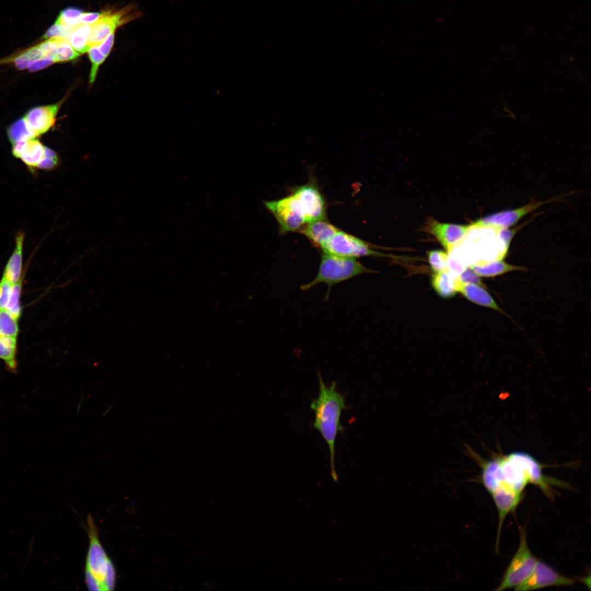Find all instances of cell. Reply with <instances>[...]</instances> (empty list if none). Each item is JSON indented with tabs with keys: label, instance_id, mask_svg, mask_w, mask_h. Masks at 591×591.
Returning a JSON list of instances; mask_svg holds the SVG:
<instances>
[{
	"label": "cell",
	"instance_id": "cell-1",
	"mask_svg": "<svg viewBox=\"0 0 591 591\" xmlns=\"http://www.w3.org/2000/svg\"><path fill=\"white\" fill-rule=\"evenodd\" d=\"M525 407L549 433L561 466L591 462V394L587 390L552 401H529Z\"/></svg>",
	"mask_w": 591,
	"mask_h": 591
},
{
	"label": "cell",
	"instance_id": "cell-2",
	"mask_svg": "<svg viewBox=\"0 0 591 591\" xmlns=\"http://www.w3.org/2000/svg\"><path fill=\"white\" fill-rule=\"evenodd\" d=\"M123 208L119 204L108 209L72 213L53 227L48 236L71 274L91 266L107 250Z\"/></svg>",
	"mask_w": 591,
	"mask_h": 591
},
{
	"label": "cell",
	"instance_id": "cell-3",
	"mask_svg": "<svg viewBox=\"0 0 591 591\" xmlns=\"http://www.w3.org/2000/svg\"><path fill=\"white\" fill-rule=\"evenodd\" d=\"M245 44L242 26H228L220 22L205 24L200 36L183 51L176 74L179 94L201 89Z\"/></svg>",
	"mask_w": 591,
	"mask_h": 591
},
{
	"label": "cell",
	"instance_id": "cell-4",
	"mask_svg": "<svg viewBox=\"0 0 591 591\" xmlns=\"http://www.w3.org/2000/svg\"><path fill=\"white\" fill-rule=\"evenodd\" d=\"M85 115L99 116L107 125L144 121L160 112L132 80L104 76L74 89Z\"/></svg>",
	"mask_w": 591,
	"mask_h": 591
},
{
	"label": "cell",
	"instance_id": "cell-5",
	"mask_svg": "<svg viewBox=\"0 0 591 591\" xmlns=\"http://www.w3.org/2000/svg\"><path fill=\"white\" fill-rule=\"evenodd\" d=\"M50 466L42 461L30 473V494L8 542L7 553L27 569L42 556Z\"/></svg>",
	"mask_w": 591,
	"mask_h": 591
},
{
	"label": "cell",
	"instance_id": "cell-6",
	"mask_svg": "<svg viewBox=\"0 0 591 591\" xmlns=\"http://www.w3.org/2000/svg\"><path fill=\"white\" fill-rule=\"evenodd\" d=\"M89 292L69 276L57 278L42 306L39 316L66 349L71 350L74 333L88 314Z\"/></svg>",
	"mask_w": 591,
	"mask_h": 591
},
{
	"label": "cell",
	"instance_id": "cell-7",
	"mask_svg": "<svg viewBox=\"0 0 591 591\" xmlns=\"http://www.w3.org/2000/svg\"><path fill=\"white\" fill-rule=\"evenodd\" d=\"M74 90L58 95L32 111L0 120V128L25 125L38 140L55 137L68 121L84 116Z\"/></svg>",
	"mask_w": 591,
	"mask_h": 591
},
{
	"label": "cell",
	"instance_id": "cell-8",
	"mask_svg": "<svg viewBox=\"0 0 591 591\" xmlns=\"http://www.w3.org/2000/svg\"><path fill=\"white\" fill-rule=\"evenodd\" d=\"M183 53L176 48L158 50L142 63L136 83L157 106H169L181 96L176 74Z\"/></svg>",
	"mask_w": 591,
	"mask_h": 591
},
{
	"label": "cell",
	"instance_id": "cell-9",
	"mask_svg": "<svg viewBox=\"0 0 591 591\" xmlns=\"http://www.w3.org/2000/svg\"><path fill=\"white\" fill-rule=\"evenodd\" d=\"M14 269L24 290L36 282L71 274L57 254L48 234L33 241L16 255Z\"/></svg>",
	"mask_w": 591,
	"mask_h": 591
},
{
	"label": "cell",
	"instance_id": "cell-10",
	"mask_svg": "<svg viewBox=\"0 0 591 591\" xmlns=\"http://www.w3.org/2000/svg\"><path fill=\"white\" fill-rule=\"evenodd\" d=\"M165 25L158 16L134 15L120 24L111 45L149 58L159 50L158 34Z\"/></svg>",
	"mask_w": 591,
	"mask_h": 591
},
{
	"label": "cell",
	"instance_id": "cell-11",
	"mask_svg": "<svg viewBox=\"0 0 591 591\" xmlns=\"http://www.w3.org/2000/svg\"><path fill=\"white\" fill-rule=\"evenodd\" d=\"M178 118L184 127L178 164L189 161L198 131L209 121L211 114L199 103L194 92L182 94L176 101Z\"/></svg>",
	"mask_w": 591,
	"mask_h": 591
},
{
	"label": "cell",
	"instance_id": "cell-12",
	"mask_svg": "<svg viewBox=\"0 0 591 591\" xmlns=\"http://www.w3.org/2000/svg\"><path fill=\"white\" fill-rule=\"evenodd\" d=\"M147 58L135 53L114 47L104 50L90 66L86 76L91 79L112 76L136 82L138 72Z\"/></svg>",
	"mask_w": 591,
	"mask_h": 591
},
{
	"label": "cell",
	"instance_id": "cell-13",
	"mask_svg": "<svg viewBox=\"0 0 591 591\" xmlns=\"http://www.w3.org/2000/svg\"><path fill=\"white\" fill-rule=\"evenodd\" d=\"M118 316L88 313L74 333V338L88 341H104L118 329Z\"/></svg>",
	"mask_w": 591,
	"mask_h": 591
},
{
	"label": "cell",
	"instance_id": "cell-14",
	"mask_svg": "<svg viewBox=\"0 0 591 591\" xmlns=\"http://www.w3.org/2000/svg\"><path fill=\"white\" fill-rule=\"evenodd\" d=\"M108 126L104 119L94 115H84L68 121L56 134L60 143H70L88 138Z\"/></svg>",
	"mask_w": 591,
	"mask_h": 591
},
{
	"label": "cell",
	"instance_id": "cell-15",
	"mask_svg": "<svg viewBox=\"0 0 591 591\" xmlns=\"http://www.w3.org/2000/svg\"><path fill=\"white\" fill-rule=\"evenodd\" d=\"M229 67L228 65L219 69L208 82L194 92L199 103L213 115L218 109L228 85Z\"/></svg>",
	"mask_w": 591,
	"mask_h": 591
},
{
	"label": "cell",
	"instance_id": "cell-16",
	"mask_svg": "<svg viewBox=\"0 0 591 591\" xmlns=\"http://www.w3.org/2000/svg\"><path fill=\"white\" fill-rule=\"evenodd\" d=\"M204 25H165L158 34V44L165 48H184L192 45L202 33Z\"/></svg>",
	"mask_w": 591,
	"mask_h": 591
},
{
	"label": "cell",
	"instance_id": "cell-17",
	"mask_svg": "<svg viewBox=\"0 0 591 591\" xmlns=\"http://www.w3.org/2000/svg\"><path fill=\"white\" fill-rule=\"evenodd\" d=\"M25 570L5 553L0 564V591H21Z\"/></svg>",
	"mask_w": 591,
	"mask_h": 591
},
{
	"label": "cell",
	"instance_id": "cell-18",
	"mask_svg": "<svg viewBox=\"0 0 591 591\" xmlns=\"http://www.w3.org/2000/svg\"><path fill=\"white\" fill-rule=\"evenodd\" d=\"M43 579V558L40 557L25 570L21 591H40Z\"/></svg>",
	"mask_w": 591,
	"mask_h": 591
},
{
	"label": "cell",
	"instance_id": "cell-19",
	"mask_svg": "<svg viewBox=\"0 0 591 591\" xmlns=\"http://www.w3.org/2000/svg\"><path fill=\"white\" fill-rule=\"evenodd\" d=\"M582 387L591 394V376L587 378Z\"/></svg>",
	"mask_w": 591,
	"mask_h": 591
}]
</instances>
